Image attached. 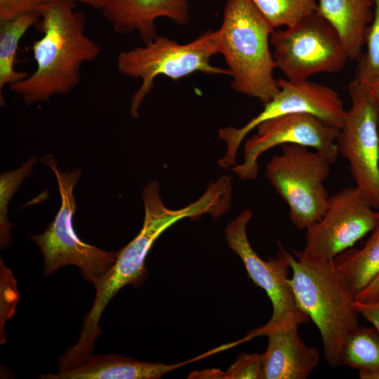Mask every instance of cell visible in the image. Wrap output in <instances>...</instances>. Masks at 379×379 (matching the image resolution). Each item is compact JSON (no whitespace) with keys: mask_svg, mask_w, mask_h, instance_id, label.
<instances>
[{"mask_svg":"<svg viewBox=\"0 0 379 379\" xmlns=\"http://www.w3.org/2000/svg\"><path fill=\"white\" fill-rule=\"evenodd\" d=\"M145 217L139 234L119 251L117 259L95 288L93 307L87 314L79 340L65 352L66 359L78 364L92 354L97 338L101 335L99 321L102 312L114 295L126 285L140 286L147 277L145 261L152 244L168 227L186 218H198L204 214L218 218L227 212L229 200L218 184H209L205 192L188 206L171 209L160 195V184L155 180L143 189Z\"/></svg>","mask_w":379,"mask_h":379,"instance_id":"6da1fadb","label":"cell"},{"mask_svg":"<svg viewBox=\"0 0 379 379\" xmlns=\"http://www.w3.org/2000/svg\"><path fill=\"white\" fill-rule=\"evenodd\" d=\"M74 8V2L62 0L41 6L35 25L43 36L32 46L36 68L9 86L27 105L70 93L80 81L81 65L100 54V46L85 34L84 14Z\"/></svg>","mask_w":379,"mask_h":379,"instance_id":"7a4b0ae2","label":"cell"},{"mask_svg":"<svg viewBox=\"0 0 379 379\" xmlns=\"http://www.w3.org/2000/svg\"><path fill=\"white\" fill-rule=\"evenodd\" d=\"M290 282L298 306L318 328L328 365L342 364L343 347L359 326L354 298L333 259L310 257L292 251Z\"/></svg>","mask_w":379,"mask_h":379,"instance_id":"3957f363","label":"cell"},{"mask_svg":"<svg viewBox=\"0 0 379 379\" xmlns=\"http://www.w3.org/2000/svg\"><path fill=\"white\" fill-rule=\"evenodd\" d=\"M275 28L251 0H227L220 27L219 53L236 92L265 104L279 91L270 49Z\"/></svg>","mask_w":379,"mask_h":379,"instance_id":"277c9868","label":"cell"},{"mask_svg":"<svg viewBox=\"0 0 379 379\" xmlns=\"http://www.w3.org/2000/svg\"><path fill=\"white\" fill-rule=\"evenodd\" d=\"M220 32L208 30L192 41L180 44L165 36L121 51L117 60L121 74L141 79V85L131 98L130 114L138 117L141 103L152 91L155 79L160 75L174 81L194 72L230 76L227 68L212 65L211 58L219 53Z\"/></svg>","mask_w":379,"mask_h":379,"instance_id":"5b68a950","label":"cell"},{"mask_svg":"<svg viewBox=\"0 0 379 379\" xmlns=\"http://www.w3.org/2000/svg\"><path fill=\"white\" fill-rule=\"evenodd\" d=\"M41 161L54 173L61 199L54 220L42 233L30 235L43 255L44 274L47 276L62 266L76 265L84 279L96 288L116 262L119 251L107 252L86 244L74 231L72 218L77 205L73 190L82 175L81 169L63 172L51 154L44 156Z\"/></svg>","mask_w":379,"mask_h":379,"instance_id":"8992f818","label":"cell"},{"mask_svg":"<svg viewBox=\"0 0 379 379\" xmlns=\"http://www.w3.org/2000/svg\"><path fill=\"white\" fill-rule=\"evenodd\" d=\"M334 162L326 154L297 145H281L266 165L265 175L289 208L291 223L306 230L324 214L329 197L324 182Z\"/></svg>","mask_w":379,"mask_h":379,"instance_id":"52a82bcc","label":"cell"},{"mask_svg":"<svg viewBox=\"0 0 379 379\" xmlns=\"http://www.w3.org/2000/svg\"><path fill=\"white\" fill-rule=\"evenodd\" d=\"M252 211L246 209L225 227V237L228 246L241 258L248 277L267 293L272 305V314L264 326L249 332L245 337L266 336L272 331L299 326L309 321V317L298 306L288 277L289 256L282 245L274 258L262 260L252 248L247 235V225Z\"/></svg>","mask_w":379,"mask_h":379,"instance_id":"ba28073f","label":"cell"},{"mask_svg":"<svg viewBox=\"0 0 379 379\" xmlns=\"http://www.w3.org/2000/svg\"><path fill=\"white\" fill-rule=\"evenodd\" d=\"M270 45L276 68L295 82L318 73L340 72L349 59L337 32L316 12L284 29H274Z\"/></svg>","mask_w":379,"mask_h":379,"instance_id":"9c48e42d","label":"cell"},{"mask_svg":"<svg viewBox=\"0 0 379 379\" xmlns=\"http://www.w3.org/2000/svg\"><path fill=\"white\" fill-rule=\"evenodd\" d=\"M348 91L351 107L337 137L338 153L349 161L355 186L379 211V106L354 79Z\"/></svg>","mask_w":379,"mask_h":379,"instance_id":"30bf717a","label":"cell"},{"mask_svg":"<svg viewBox=\"0 0 379 379\" xmlns=\"http://www.w3.org/2000/svg\"><path fill=\"white\" fill-rule=\"evenodd\" d=\"M279 91L254 118L241 128L219 129L218 138L226 145L225 155L218 160L220 166L227 168L237 165L238 149L245 137L260 124L288 114H312L326 124L341 128L346 110L340 96L333 89L307 81L295 82L278 79Z\"/></svg>","mask_w":379,"mask_h":379,"instance_id":"8fae6325","label":"cell"},{"mask_svg":"<svg viewBox=\"0 0 379 379\" xmlns=\"http://www.w3.org/2000/svg\"><path fill=\"white\" fill-rule=\"evenodd\" d=\"M373 209L356 186L329 197L323 216L305 230L302 251L314 258L334 259L371 232L379 220V211Z\"/></svg>","mask_w":379,"mask_h":379,"instance_id":"7c38bea8","label":"cell"},{"mask_svg":"<svg viewBox=\"0 0 379 379\" xmlns=\"http://www.w3.org/2000/svg\"><path fill=\"white\" fill-rule=\"evenodd\" d=\"M257 133L246 141L244 160L232 167L241 180L256 179L258 159L270 149L286 144H297L324 153L334 163L339 155L336 144L340 128L309 113L282 115L260 124Z\"/></svg>","mask_w":379,"mask_h":379,"instance_id":"4fadbf2b","label":"cell"},{"mask_svg":"<svg viewBox=\"0 0 379 379\" xmlns=\"http://www.w3.org/2000/svg\"><path fill=\"white\" fill-rule=\"evenodd\" d=\"M102 12L114 32H136L144 44L158 36L159 18H168L180 26L190 20L188 0H108Z\"/></svg>","mask_w":379,"mask_h":379,"instance_id":"5bb4252c","label":"cell"},{"mask_svg":"<svg viewBox=\"0 0 379 379\" xmlns=\"http://www.w3.org/2000/svg\"><path fill=\"white\" fill-rule=\"evenodd\" d=\"M266 336L263 379H305L310 375L320 360V353L302 340L298 326L279 328Z\"/></svg>","mask_w":379,"mask_h":379,"instance_id":"9a60e30c","label":"cell"},{"mask_svg":"<svg viewBox=\"0 0 379 379\" xmlns=\"http://www.w3.org/2000/svg\"><path fill=\"white\" fill-rule=\"evenodd\" d=\"M202 357L176 364L140 361L118 354H91L85 360L43 379H157Z\"/></svg>","mask_w":379,"mask_h":379,"instance_id":"2e32d148","label":"cell"},{"mask_svg":"<svg viewBox=\"0 0 379 379\" xmlns=\"http://www.w3.org/2000/svg\"><path fill=\"white\" fill-rule=\"evenodd\" d=\"M316 13L337 32L348 58L357 60L373 18L374 1L319 0Z\"/></svg>","mask_w":379,"mask_h":379,"instance_id":"e0dca14e","label":"cell"},{"mask_svg":"<svg viewBox=\"0 0 379 379\" xmlns=\"http://www.w3.org/2000/svg\"><path fill=\"white\" fill-rule=\"evenodd\" d=\"M333 260L354 298L379 273V220L362 248H351Z\"/></svg>","mask_w":379,"mask_h":379,"instance_id":"ac0fdd59","label":"cell"},{"mask_svg":"<svg viewBox=\"0 0 379 379\" xmlns=\"http://www.w3.org/2000/svg\"><path fill=\"white\" fill-rule=\"evenodd\" d=\"M39 13H28L10 20H0V100L4 105L2 91L26 78V72L15 69V60L20 39L39 20Z\"/></svg>","mask_w":379,"mask_h":379,"instance_id":"d6986e66","label":"cell"},{"mask_svg":"<svg viewBox=\"0 0 379 379\" xmlns=\"http://www.w3.org/2000/svg\"><path fill=\"white\" fill-rule=\"evenodd\" d=\"M342 364L359 371L361 379H370L379 371V333L375 328L359 326L345 340Z\"/></svg>","mask_w":379,"mask_h":379,"instance_id":"ffe728a7","label":"cell"},{"mask_svg":"<svg viewBox=\"0 0 379 379\" xmlns=\"http://www.w3.org/2000/svg\"><path fill=\"white\" fill-rule=\"evenodd\" d=\"M274 28L291 26L316 12V0H251Z\"/></svg>","mask_w":379,"mask_h":379,"instance_id":"44dd1931","label":"cell"},{"mask_svg":"<svg viewBox=\"0 0 379 379\" xmlns=\"http://www.w3.org/2000/svg\"><path fill=\"white\" fill-rule=\"evenodd\" d=\"M37 158L32 156L14 170L0 175V244L1 248L9 246L13 239L11 229L14 227L8 220V206L13 194L18 190L23 180L33 173Z\"/></svg>","mask_w":379,"mask_h":379,"instance_id":"7402d4cb","label":"cell"},{"mask_svg":"<svg viewBox=\"0 0 379 379\" xmlns=\"http://www.w3.org/2000/svg\"><path fill=\"white\" fill-rule=\"evenodd\" d=\"M373 1V18L365 38L366 51L357 59L354 78L364 86L379 79V0Z\"/></svg>","mask_w":379,"mask_h":379,"instance_id":"603a6c76","label":"cell"},{"mask_svg":"<svg viewBox=\"0 0 379 379\" xmlns=\"http://www.w3.org/2000/svg\"><path fill=\"white\" fill-rule=\"evenodd\" d=\"M1 260V343H4L6 335L4 326L7 319L15 312V307L18 300L15 280L11 271Z\"/></svg>","mask_w":379,"mask_h":379,"instance_id":"cb8c5ba5","label":"cell"},{"mask_svg":"<svg viewBox=\"0 0 379 379\" xmlns=\"http://www.w3.org/2000/svg\"><path fill=\"white\" fill-rule=\"evenodd\" d=\"M263 354L243 353L225 372V379H263Z\"/></svg>","mask_w":379,"mask_h":379,"instance_id":"d4e9b609","label":"cell"},{"mask_svg":"<svg viewBox=\"0 0 379 379\" xmlns=\"http://www.w3.org/2000/svg\"><path fill=\"white\" fill-rule=\"evenodd\" d=\"M41 0H0V20H10L28 13H39Z\"/></svg>","mask_w":379,"mask_h":379,"instance_id":"484cf974","label":"cell"},{"mask_svg":"<svg viewBox=\"0 0 379 379\" xmlns=\"http://www.w3.org/2000/svg\"><path fill=\"white\" fill-rule=\"evenodd\" d=\"M354 303L359 314L369 321L379 333V297L366 302L354 300Z\"/></svg>","mask_w":379,"mask_h":379,"instance_id":"4316f807","label":"cell"},{"mask_svg":"<svg viewBox=\"0 0 379 379\" xmlns=\"http://www.w3.org/2000/svg\"><path fill=\"white\" fill-rule=\"evenodd\" d=\"M379 297V273L357 295L354 300L361 302L372 300Z\"/></svg>","mask_w":379,"mask_h":379,"instance_id":"83f0119b","label":"cell"},{"mask_svg":"<svg viewBox=\"0 0 379 379\" xmlns=\"http://www.w3.org/2000/svg\"><path fill=\"white\" fill-rule=\"evenodd\" d=\"M41 3L51 1H60V0H41ZM62 1H69L72 2H80L84 4H86L93 8L98 9L102 11V8L106 5L108 0H62Z\"/></svg>","mask_w":379,"mask_h":379,"instance_id":"f1b7e54d","label":"cell"},{"mask_svg":"<svg viewBox=\"0 0 379 379\" xmlns=\"http://www.w3.org/2000/svg\"><path fill=\"white\" fill-rule=\"evenodd\" d=\"M371 96L379 106V79H375L364 86Z\"/></svg>","mask_w":379,"mask_h":379,"instance_id":"f546056e","label":"cell"}]
</instances>
